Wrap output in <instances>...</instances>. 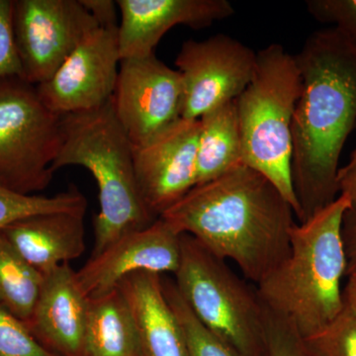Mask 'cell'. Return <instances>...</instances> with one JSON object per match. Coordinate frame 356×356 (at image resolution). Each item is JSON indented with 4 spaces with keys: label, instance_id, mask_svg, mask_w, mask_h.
Listing matches in <instances>:
<instances>
[{
    "label": "cell",
    "instance_id": "obj_1",
    "mask_svg": "<svg viewBox=\"0 0 356 356\" xmlns=\"http://www.w3.org/2000/svg\"><path fill=\"white\" fill-rule=\"evenodd\" d=\"M302 79L292 121L291 177L298 222L337 198L339 159L356 124V43L334 27L295 55Z\"/></svg>",
    "mask_w": 356,
    "mask_h": 356
},
{
    "label": "cell",
    "instance_id": "obj_2",
    "mask_svg": "<svg viewBox=\"0 0 356 356\" xmlns=\"http://www.w3.org/2000/svg\"><path fill=\"white\" fill-rule=\"evenodd\" d=\"M259 284L290 252L292 206L261 173L241 165L196 185L161 217Z\"/></svg>",
    "mask_w": 356,
    "mask_h": 356
},
{
    "label": "cell",
    "instance_id": "obj_3",
    "mask_svg": "<svg viewBox=\"0 0 356 356\" xmlns=\"http://www.w3.org/2000/svg\"><path fill=\"white\" fill-rule=\"evenodd\" d=\"M350 199L336 200L290 231L286 259L255 285L262 304L304 339L327 327L344 308L343 224Z\"/></svg>",
    "mask_w": 356,
    "mask_h": 356
},
{
    "label": "cell",
    "instance_id": "obj_4",
    "mask_svg": "<svg viewBox=\"0 0 356 356\" xmlns=\"http://www.w3.org/2000/svg\"><path fill=\"white\" fill-rule=\"evenodd\" d=\"M60 139L51 170L81 166L97 184L99 212L93 219L90 257L99 254L122 236L156 221L140 196L134 147L117 119L112 99L98 109L63 115Z\"/></svg>",
    "mask_w": 356,
    "mask_h": 356
},
{
    "label": "cell",
    "instance_id": "obj_5",
    "mask_svg": "<svg viewBox=\"0 0 356 356\" xmlns=\"http://www.w3.org/2000/svg\"><path fill=\"white\" fill-rule=\"evenodd\" d=\"M302 79L295 55L280 44L257 51L252 81L235 100L243 163L282 193L296 218L291 177L292 121Z\"/></svg>",
    "mask_w": 356,
    "mask_h": 356
},
{
    "label": "cell",
    "instance_id": "obj_6",
    "mask_svg": "<svg viewBox=\"0 0 356 356\" xmlns=\"http://www.w3.org/2000/svg\"><path fill=\"white\" fill-rule=\"evenodd\" d=\"M175 287L201 324L238 356H266V309L257 288L191 236H180Z\"/></svg>",
    "mask_w": 356,
    "mask_h": 356
},
{
    "label": "cell",
    "instance_id": "obj_7",
    "mask_svg": "<svg viewBox=\"0 0 356 356\" xmlns=\"http://www.w3.org/2000/svg\"><path fill=\"white\" fill-rule=\"evenodd\" d=\"M62 136V116L20 76L0 81V185L24 195L48 188Z\"/></svg>",
    "mask_w": 356,
    "mask_h": 356
},
{
    "label": "cell",
    "instance_id": "obj_8",
    "mask_svg": "<svg viewBox=\"0 0 356 356\" xmlns=\"http://www.w3.org/2000/svg\"><path fill=\"white\" fill-rule=\"evenodd\" d=\"M11 23L22 77L36 86L99 27L81 0H13Z\"/></svg>",
    "mask_w": 356,
    "mask_h": 356
},
{
    "label": "cell",
    "instance_id": "obj_9",
    "mask_svg": "<svg viewBox=\"0 0 356 356\" xmlns=\"http://www.w3.org/2000/svg\"><path fill=\"white\" fill-rule=\"evenodd\" d=\"M257 57V51L226 34L184 42L175 60L184 90L182 119L199 120L236 100L252 81Z\"/></svg>",
    "mask_w": 356,
    "mask_h": 356
},
{
    "label": "cell",
    "instance_id": "obj_10",
    "mask_svg": "<svg viewBox=\"0 0 356 356\" xmlns=\"http://www.w3.org/2000/svg\"><path fill=\"white\" fill-rule=\"evenodd\" d=\"M181 76L156 55L122 60L112 102L133 147L165 132L182 112Z\"/></svg>",
    "mask_w": 356,
    "mask_h": 356
},
{
    "label": "cell",
    "instance_id": "obj_11",
    "mask_svg": "<svg viewBox=\"0 0 356 356\" xmlns=\"http://www.w3.org/2000/svg\"><path fill=\"white\" fill-rule=\"evenodd\" d=\"M120 63L118 26H99L37 90L60 116L98 109L113 97Z\"/></svg>",
    "mask_w": 356,
    "mask_h": 356
},
{
    "label": "cell",
    "instance_id": "obj_12",
    "mask_svg": "<svg viewBox=\"0 0 356 356\" xmlns=\"http://www.w3.org/2000/svg\"><path fill=\"white\" fill-rule=\"evenodd\" d=\"M200 121L181 119L156 139L134 147L140 196L156 219L197 185Z\"/></svg>",
    "mask_w": 356,
    "mask_h": 356
},
{
    "label": "cell",
    "instance_id": "obj_13",
    "mask_svg": "<svg viewBox=\"0 0 356 356\" xmlns=\"http://www.w3.org/2000/svg\"><path fill=\"white\" fill-rule=\"evenodd\" d=\"M180 236L161 218L122 236L76 271L81 292L95 299L113 291L131 274H175L180 261Z\"/></svg>",
    "mask_w": 356,
    "mask_h": 356
},
{
    "label": "cell",
    "instance_id": "obj_14",
    "mask_svg": "<svg viewBox=\"0 0 356 356\" xmlns=\"http://www.w3.org/2000/svg\"><path fill=\"white\" fill-rule=\"evenodd\" d=\"M121 60L153 55L166 32L178 25L200 30L235 13L227 0H118Z\"/></svg>",
    "mask_w": 356,
    "mask_h": 356
},
{
    "label": "cell",
    "instance_id": "obj_15",
    "mask_svg": "<svg viewBox=\"0 0 356 356\" xmlns=\"http://www.w3.org/2000/svg\"><path fill=\"white\" fill-rule=\"evenodd\" d=\"M88 299L76 271L63 264L44 275L34 311L25 323L35 339L57 356H83Z\"/></svg>",
    "mask_w": 356,
    "mask_h": 356
},
{
    "label": "cell",
    "instance_id": "obj_16",
    "mask_svg": "<svg viewBox=\"0 0 356 356\" xmlns=\"http://www.w3.org/2000/svg\"><path fill=\"white\" fill-rule=\"evenodd\" d=\"M86 214L44 213L23 218L0 236L40 273L46 275L86 252Z\"/></svg>",
    "mask_w": 356,
    "mask_h": 356
},
{
    "label": "cell",
    "instance_id": "obj_17",
    "mask_svg": "<svg viewBox=\"0 0 356 356\" xmlns=\"http://www.w3.org/2000/svg\"><path fill=\"white\" fill-rule=\"evenodd\" d=\"M116 289L132 315L143 356H187L184 329L166 298L161 274H131Z\"/></svg>",
    "mask_w": 356,
    "mask_h": 356
},
{
    "label": "cell",
    "instance_id": "obj_18",
    "mask_svg": "<svg viewBox=\"0 0 356 356\" xmlns=\"http://www.w3.org/2000/svg\"><path fill=\"white\" fill-rule=\"evenodd\" d=\"M83 356H143L132 315L118 289L88 299Z\"/></svg>",
    "mask_w": 356,
    "mask_h": 356
},
{
    "label": "cell",
    "instance_id": "obj_19",
    "mask_svg": "<svg viewBox=\"0 0 356 356\" xmlns=\"http://www.w3.org/2000/svg\"><path fill=\"white\" fill-rule=\"evenodd\" d=\"M197 149V185L243 165L242 137L235 100L204 114Z\"/></svg>",
    "mask_w": 356,
    "mask_h": 356
},
{
    "label": "cell",
    "instance_id": "obj_20",
    "mask_svg": "<svg viewBox=\"0 0 356 356\" xmlns=\"http://www.w3.org/2000/svg\"><path fill=\"white\" fill-rule=\"evenodd\" d=\"M44 275L0 236V307L27 323L43 285Z\"/></svg>",
    "mask_w": 356,
    "mask_h": 356
},
{
    "label": "cell",
    "instance_id": "obj_21",
    "mask_svg": "<svg viewBox=\"0 0 356 356\" xmlns=\"http://www.w3.org/2000/svg\"><path fill=\"white\" fill-rule=\"evenodd\" d=\"M88 200L77 187L70 186L55 195H24L0 185V233L13 222L44 213L86 214Z\"/></svg>",
    "mask_w": 356,
    "mask_h": 356
},
{
    "label": "cell",
    "instance_id": "obj_22",
    "mask_svg": "<svg viewBox=\"0 0 356 356\" xmlns=\"http://www.w3.org/2000/svg\"><path fill=\"white\" fill-rule=\"evenodd\" d=\"M163 287L166 298L184 329L187 356H238L231 346L201 324L180 296L175 282L163 280Z\"/></svg>",
    "mask_w": 356,
    "mask_h": 356
},
{
    "label": "cell",
    "instance_id": "obj_23",
    "mask_svg": "<svg viewBox=\"0 0 356 356\" xmlns=\"http://www.w3.org/2000/svg\"><path fill=\"white\" fill-rule=\"evenodd\" d=\"M304 341L311 356H356V315L344 306L331 324Z\"/></svg>",
    "mask_w": 356,
    "mask_h": 356
},
{
    "label": "cell",
    "instance_id": "obj_24",
    "mask_svg": "<svg viewBox=\"0 0 356 356\" xmlns=\"http://www.w3.org/2000/svg\"><path fill=\"white\" fill-rule=\"evenodd\" d=\"M0 356H57L35 339L27 325L0 307Z\"/></svg>",
    "mask_w": 356,
    "mask_h": 356
},
{
    "label": "cell",
    "instance_id": "obj_25",
    "mask_svg": "<svg viewBox=\"0 0 356 356\" xmlns=\"http://www.w3.org/2000/svg\"><path fill=\"white\" fill-rule=\"evenodd\" d=\"M306 7L314 19L337 28L356 43V0H309Z\"/></svg>",
    "mask_w": 356,
    "mask_h": 356
},
{
    "label": "cell",
    "instance_id": "obj_26",
    "mask_svg": "<svg viewBox=\"0 0 356 356\" xmlns=\"http://www.w3.org/2000/svg\"><path fill=\"white\" fill-rule=\"evenodd\" d=\"M266 356H311L296 330L267 309Z\"/></svg>",
    "mask_w": 356,
    "mask_h": 356
},
{
    "label": "cell",
    "instance_id": "obj_27",
    "mask_svg": "<svg viewBox=\"0 0 356 356\" xmlns=\"http://www.w3.org/2000/svg\"><path fill=\"white\" fill-rule=\"evenodd\" d=\"M11 13L13 0H0V81L6 77H22L19 58L14 43Z\"/></svg>",
    "mask_w": 356,
    "mask_h": 356
},
{
    "label": "cell",
    "instance_id": "obj_28",
    "mask_svg": "<svg viewBox=\"0 0 356 356\" xmlns=\"http://www.w3.org/2000/svg\"><path fill=\"white\" fill-rule=\"evenodd\" d=\"M81 4L95 18L100 27H116L117 6L116 1L112 0H81Z\"/></svg>",
    "mask_w": 356,
    "mask_h": 356
},
{
    "label": "cell",
    "instance_id": "obj_29",
    "mask_svg": "<svg viewBox=\"0 0 356 356\" xmlns=\"http://www.w3.org/2000/svg\"><path fill=\"white\" fill-rule=\"evenodd\" d=\"M339 194H343L350 201V211L356 214V153L353 152L350 161L339 168L337 175Z\"/></svg>",
    "mask_w": 356,
    "mask_h": 356
},
{
    "label": "cell",
    "instance_id": "obj_30",
    "mask_svg": "<svg viewBox=\"0 0 356 356\" xmlns=\"http://www.w3.org/2000/svg\"><path fill=\"white\" fill-rule=\"evenodd\" d=\"M343 236L346 248V277L356 273V214L348 210L344 216L343 224Z\"/></svg>",
    "mask_w": 356,
    "mask_h": 356
},
{
    "label": "cell",
    "instance_id": "obj_31",
    "mask_svg": "<svg viewBox=\"0 0 356 356\" xmlns=\"http://www.w3.org/2000/svg\"><path fill=\"white\" fill-rule=\"evenodd\" d=\"M344 306L356 315V273L346 277L343 286Z\"/></svg>",
    "mask_w": 356,
    "mask_h": 356
},
{
    "label": "cell",
    "instance_id": "obj_32",
    "mask_svg": "<svg viewBox=\"0 0 356 356\" xmlns=\"http://www.w3.org/2000/svg\"><path fill=\"white\" fill-rule=\"evenodd\" d=\"M353 152H355L356 153V147H355V149H353Z\"/></svg>",
    "mask_w": 356,
    "mask_h": 356
}]
</instances>
